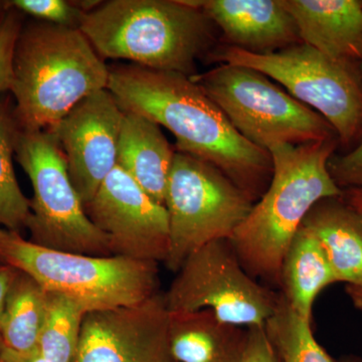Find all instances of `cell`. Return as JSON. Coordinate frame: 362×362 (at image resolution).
<instances>
[{
  "label": "cell",
  "instance_id": "cell-1",
  "mask_svg": "<svg viewBox=\"0 0 362 362\" xmlns=\"http://www.w3.org/2000/svg\"><path fill=\"white\" fill-rule=\"evenodd\" d=\"M109 70L107 89L124 112L165 127L176 151L213 164L254 204L265 194L273 176L270 153L243 137L192 78L133 64Z\"/></svg>",
  "mask_w": 362,
  "mask_h": 362
},
{
  "label": "cell",
  "instance_id": "cell-2",
  "mask_svg": "<svg viewBox=\"0 0 362 362\" xmlns=\"http://www.w3.org/2000/svg\"><path fill=\"white\" fill-rule=\"evenodd\" d=\"M216 28L192 0H109L86 13L80 26L103 59L189 78L218 45Z\"/></svg>",
  "mask_w": 362,
  "mask_h": 362
},
{
  "label": "cell",
  "instance_id": "cell-3",
  "mask_svg": "<svg viewBox=\"0 0 362 362\" xmlns=\"http://www.w3.org/2000/svg\"><path fill=\"white\" fill-rule=\"evenodd\" d=\"M338 144L333 138L268 150L273 162L270 185L230 240L252 277L279 285L285 252L312 207L342 197L328 169Z\"/></svg>",
  "mask_w": 362,
  "mask_h": 362
},
{
  "label": "cell",
  "instance_id": "cell-4",
  "mask_svg": "<svg viewBox=\"0 0 362 362\" xmlns=\"http://www.w3.org/2000/svg\"><path fill=\"white\" fill-rule=\"evenodd\" d=\"M110 70L78 28L33 21L16 42L11 93L21 130H47L107 89Z\"/></svg>",
  "mask_w": 362,
  "mask_h": 362
},
{
  "label": "cell",
  "instance_id": "cell-5",
  "mask_svg": "<svg viewBox=\"0 0 362 362\" xmlns=\"http://www.w3.org/2000/svg\"><path fill=\"white\" fill-rule=\"evenodd\" d=\"M0 263L25 272L45 291L70 297L89 312L139 304L159 293L156 262L47 249L6 230L0 235Z\"/></svg>",
  "mask_w": 362,
  "mask_h": 362
},
{
  "label": "cell",
  "instance_id": "cell-6",
  "mask_svg": "<svg viewBox=\"0 0 362 362\" xmlns=\"http://www.w3.org/2000/svg\"><path fill=\"white\" fill-rule=\"evenodd\" d=\"M206 59L264 74L323 116L337 132L339 144L361 141V64L331 59L304 42L269 54L218 45Z\"/></svg>",
  "mask_w": 362,
  "mask_h": 362
},
{
  "label": "cell",
  "instance_id": "cell-7",
  "mask_svg": "<svg viewBox=\"0 0 362 362\" xmlns=\"http://www.w3.org/2000/svg\"><path fill=\"white\" fill-rule=\"evenodd\" d=\"M192 80L243 137L267 151L338 138L323 116L251 68L221 64Z\"/></svg>",
  "mask_w": 362,
  "mask_h": 362
},
{
  "label": "cell",
  "instance_id": "cell-8",
  "mask_svg": "<svg viewBox=\"0 0 362 362\" xmlns=\"http://www.w3.org/2000/svg\"><path fill=\"white\" fill-rule=\"evenodd\" d=\"M16 158L33 188L26 223L30 242L58 251L113 256L106 235L86 213L54 133L21 130Z\"/></svg>",
  "mask_w": 362,
  "mask_h": 362
},
{
  "label": "cell",
  "instance_id": "cell-9",
  "mask_svg": "<svg viewBox=\"0 0 362 362\" xmlns=\"http://www.w3.org/2000/svg\"><path fill=\"white\" fill-rule=\"evenodd\" d=\"M252 206L251 199L220 169L176 151L166 190V268L177 273L197 250L214 240L232 239Z\"/></svg>",
  "mask_w": 362,
  "mask_h": 362
},
{
  "label": "cell",
  "instance_id": "cell-10",
  "mask_svg": "<svg viewBox=\"0 0 362 362\" xmlns=\"http://www.w3.org/2000/svg\"><path fill=\"white\" fill-rule=\"evenodd\" d=\"M163 296L169 313L209 310L243 328L264 327L279 299L247 273L230 240H214L190 255Z\"/></svg>",
  "mask_w": 362,
  "mask_h": 362
},
{
  "label": "cell",
  "instance_id": "cell-11",
  "mask_svg": "<svg viewBox=\"0 0 362 362\" xmlns=\"http://www.w3.org/2000/svg\"><path fill=\"white\" fill-rule=\"evenodd\" d=\"M106 235L113 256L164 263L169 249L166 207L154 201L118 165L85 206Z\"/></svg>",
  "mask_w": 362,
  "mask_h": 362
},
{
  "label": "cell",
  "instance_id": "cell-12",
  "mask_svg": "<svg viewBox=\"0 0 362 362\" xmlns=\"http://www.w3.org/2000/svg\"><path fill=\"white\" fill-rule=\"evenodd\" d=\"M163 293L86 314L74 362H173Z\"/></svg>",
  "mask_w": 362,
  "mask_h": 362
},
{
  "label": "cell",
  "instance_id": "cell-13",
  "mask_svg": "<svg viewBox=\"0 0 362 362\" xmlns=\"http://www.w3.org/2000/svg\"><path fill=\"white\" fill-rule=\"evenodd\" d=\"M124 111L108 89L85 98L49 128L65 154L69 175L84 206L117 165Z\"/></svg>",
  "mask_w": 362,
  "mask_h": 362
},
{
  "label": "cell",
  "instance_id": "cell-14",
  "mask_svg": "<svg viewBox=\"0 0 362 362\" xmlns=\"http://www.w3.org/2000/svg\"><path fill=\"white\" fill-rule=\"evenodd\" d=\"M223 33L226 45L269 54L302 42L282 0H192Z\"/></svg>",
  "mask_w": 362,
  "mask_h": 362
},
{
  "label": "cell",
  "instance_id": "cell-15",
  "mask_svg": "<svg viewBox=\"0 0 362 362\" xmlns=\"http://www.w3.org/2000/svg\"><path fill=\"white\" fill-rule=\"evenodd\" d=\"M302 42L337 61L362 63L361 0H282Z\"/></svg>",
  "mask_w": 362,
  "mask_h": 362
},
{
  "label": "cell",
  "instance_id": "cell-16",
  "mask_svg": "<svg viewBox=\"0 0 362 362\" xmlns=\"http://www.w3.org/2000/svg\"><path fill=\"white\" fill-rule=\"evenodd\" d=\"M175 152L158 124L140 114L124 112L117 165L164 206Z\"/></svg>",
  "mask_w": 362,
  "mask_h": 362
},
{
  "label": "cell",
  "instance_id": "cell-17",
  "mask_svg": "<svg viewBox=\"0 0 362 362\" xmlns=\"http://www.w3.org/2000/svg\"><path fill=\"white\" fill-rule=\"evenodd\" d=\"M247 346V328L223 322L211 311L169 313L173 362H244Z\"/></svg>",
  "mask_w": 362,
  "mask_h": 362
},
{
  "label": "cell",
  "instance_id": "cell-18",
  "mask_svg": "<svg viewBox=\"0 0 362 362\" xmlns=\"http://www.w3.org/2000/svg\"><path fill=\"white\" fill-rule=\"evenodd\" d=\"M320 243L337 282L362 287V216L342 197L312 207L302 223Z\"/></svg>",
  "mask_w": 362,
  "mask_h": 362
},
{
  "label": "cell",
  "instance_id": "cell-19",
  "mask_svg": "<svg viewBox=\"0 0 362 362\" xmlns=\"http://www.w3.org/2000/svg\"><path fill=\"white\" fill-rule=\"evenodd\" d=\"M337 283L320 243L303 225L294 235L280 270L282 296L298 315L311 321L316 298L328 286Z\"/></svg>",
  "mask_w": 362,
  "mask_h": 362
},
{
  "label": "cell",
  "instance_id": "cell-20",
  "mask_svg": "<svg viewBox=\"0 0 362 362\" xmlns=\"http://www.w3.org/2000/svg\"><path fill=\"white\" fill-rule=\"evenodd\" d=\"M47 295L35 279L16 270L0 319L4 349L21 354L37 349L47 313Z\"/></svg>",
  "mask_w": 362,
  "mask_h": 362
},
{
  "label": "cell",
  "instance_id": "cell-21",
  "mask_svg": "<svg viewBox=\"0 0 362 362\" xmlns=\"http://www.w3.org/2000/svg\"><path fill=\"white\" fill-rule=\"evenodd\" d=\"M21 128L11 95L0 98V228L21 233L30 214V199L21 192L13 168V156Z\"/></svg>",
  "mask_w": 362,
  "mask_h": 362
},
{
  "label": "cell",
  "instance_id": "cell-22",
  "mask_svg": "<svg viewBox=\"0 0 362 362\" xmlns=\"http://www.w3.org/2000/svg\"><path fill=\"white\" fill-rule=\"evenodd\" d=\"M264 330L278 362H338L317 341L311 321L298 315L282 294Z\"/></svg>",
  "mask_w": 362,
  "mask_h": 362
},
{
  "label": "cell",
  "instance_id": "cell-23",
  "mask_svg": "<svg viewBox=\"0 0 362 362\" xmlns=\"http://www.w3.org/2000/svg\"><path fill=\"white\" fill-rule=\"evenodd\" d=\"M47 295L37 351L49 362H74L87 308L58 293Z\"/></svg>",
  "mask_w": 362,
  "mask_h": 362
},
{
  "label": "cell",
  "instance_id": "cell-24",
  "mask_svg": "<svg viewBox=\"0 0 362 362\" xmlns=\"http://www.w3.org/2000/svg\"><path fill=\"white\" fill-rule=\"evenodd\" d=\"M6 2L8 6L23 14H30L39 21L78 30L86 14L73 1L66 0H13Z\"/></svg>",
  "mask_w": 362,
  "mask_h": 362
},
{
  "label": "cell",
  "instance_id": "cell-25",
  "mask_svg": "<svg viewBox=\"0 0 362 362\" xmlns=\"http://www.w3.org/2000/svg\"><path fill=\"white\" fill-rule=\"evenodd\" d=\"M0 18V94L11 92L13 81V57L23 30V13L8 6Z\"/></svg>",
  "mask_w": 362,
  "mask_h": 362
},
{
  "label": "cell",
  "instance_id": "cell-26",
  "mask_svg": "<svg viewBox=\"0 0 362 362\" xmlns=\"http://www.w3.org/2000/svg\"><path fill=\"white\" fill-rule=\"evenodd\" d=\"M328 169L335 183L342 190L347 188L362 189V140L349 153L331 157Z\"/></svg>",
  "mask_w": 362,
  "mask_h": 362
},
{
  "label": "cell",
  "instance_id": "cell-27",
  "mask_svg": "<svg viewBox=\"0 0 362 362\" xmlns=\"http://www.w3.org/2000/svg\"><path fill=\"white\" fill-rule=\"evenodd\" d=\"M244 362H278L264 327L247 328V346Z\"/></svg>",
  "mask_w": 362,
  "mask_h": 362
},
{
  "label": "cell",
  "instance_id": "cell-28",
  "mask_svg": "<svg viewBox=\"0 0 362 362\" xmlns=\"http://www.w3.org/2000/svg\"><path fill=\"white\" fill-rule=\"evenodd\" d=\"M0 362H49L47 361L45 357H42L39 354L37 350L32 352H21L11 351V350L2 349L1 354H0Z\"/></svg>",
  "mask_w": 362,
  "mask_h": 362
},
{
  "label": "cell",
  "instance_id": "cell-29",
  "mask_svg": "<svg viewBox=\"0 0 362 362\" xmlns=\"http://www.w3.org/2000/svg\"><path fill=\"white\" fill-rule=\"evenodd\" d=\"M16 273V270L13 267L0 265V319H1L4 303H6L7 293Z\"/></svg>",
  "mask_w": 362,
  "mask_h": 362
},
{
  "label": "cell",
  "instance_id": "cell-30",
  "mask_svg": "<svg viewBox=\"0 0 362 362\" xmlns=\"http://www.w3.org/2000/svg\"><path fill=\"white\" fill-rule=\"evenodd\" d=\"M342 197L347 204L362 216V189L361 188H347L342 190Z\"/></svg>",
  "mask_w": 362,
  "mask_h": 362
},
{
  "label": "cell",
  "instance_id": "cell-31",
  "mask_svg": "<svg viewBox=\"0 0 362 362\" xmlns=\"http://www.w3.org/2000/svg\"><path fill=\"white\" fill-rule=\"evenodd\" d=\"M346 293L356 308L362 312V287L347 285Z\"/></svg>",
  "mask_w": 362,
  "mask_h": 362
},
{
  "label": "cell",
  "instance_id": "cell-32",
  "mask_svg": "<svg viewBox=\"0 0 362 362\" xmlns=\"http://www.w3.org/2000/svg\"><path fill=\"white\" fill-rule=\"evenodd\" d=\"M338 362H362V358L361 356L350 354V356H345L341 357V358H340Z\"/></svg>",
  "mask_w": 362,
  "mask_h": 362
},
{
  "label": "cell",
  "instance_id": "cell-33",
  "mask_svg": "<svg viewBox=\"0 0 362 362\" xmlns=\"http://www.w3.org/2000/svg\"><path fill=\"white\" fill-rule=\"evenodd\" d=\"M7 9L6 1H0V18L4 16Z\"/></svg>",
  "mask_w": 362,
  "mask_h": 362
},
{
  "label": "cell",
  "instance_id": "cell-34",
  "mask_svg": "<svg viewBox=\"0 0 362 362\" xmlns=\"http://www.w3.org/2000/svg\"><path fill=\"white\" fill-rule=\"evenodd\" d=\"M2 349H4V344H2L1 335H0V354H1Z\"/></svg>",
  "mask_w": 362,
  "mask_h": 362
},
{
  "label": "cell",
  "instance_id": "cell-35",
  "mask_svg": "<svg viewBox=\"0 0 362 362\" xmlns=\"http://www.w3.org/2000/svg\"><path fill=\"white\" fill-rule=\"evenodd\" d=\"M4 230H4V228H0V235H1L2 233H4ZM0 265H2V264L0 263Z\"/></svg>",
  "mask_w": 362,
  "mask_h": 362
},
{
  "label": "cell",
  "instance_id": "cell-36",
  "mask_svg": "<svg viewBox=\"0 0 362 362\" xmlns=\"http://www.w3.org/2000/svg\"><path fill=\"white\" fill-rule=\"evenodd\" d=\"M361 2H362V0H361Z\"/></svg>",
  "mask_w": 362,
  "mask_h": 362
}]
</instances>
